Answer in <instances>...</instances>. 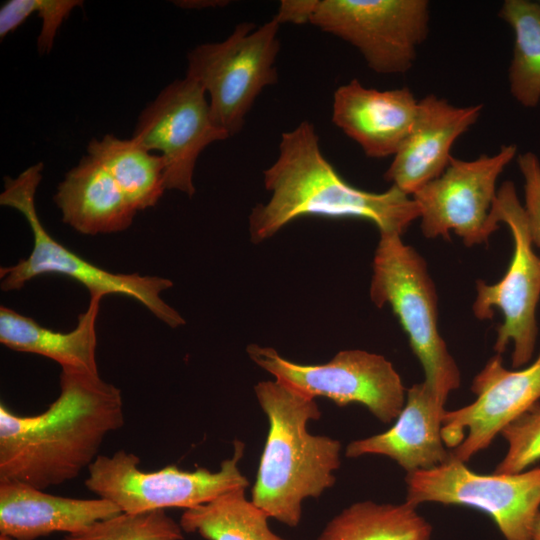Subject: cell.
<instances>
[{
    "label": "cell",
    "instance_id": "cell-1",
    "mask_svg": "<svg viewBox=\"0 0 540 540\" xmlns=\"http://www.w3.org/2000/svg\"><path fill=\"white\" fill-rule=\"evenodd\" d=\"M59 387L39 414L18 415L0 404V479L41 490L71 481L124 426L121 391L99 374L61 369Z\"/></svg>",
    "mask_w": 540,
    "mask_h": 540
},
{
    "label": "cell",
    "instance_id": "cell-22",
    "mask_svg": "<svg viewBox=\"0 0 540 540\" xmlns=\"http://www.w3.org/2000/svg\"><path fill=\"white\" fill-rule=\"evenodd\" d=\"M432 527L417 507L360 501L324 527L317 540H431Z\"/></svg>",
    "mask_w": 540,
    "mask_h": 540
},
{
    "label": "cell",
    "instance_id": "cell-31",
    "mask_svg": "<svg viewBox=\"0 0 540 540\" xmlns=\"http://www.w3.org/2000/svg\"><path fill=\"white\" fill-rule=\"evenodd\" d=\"M532 540H540V511L533 526Z\"/></svg>",
    "mask_w": 540,
    "mask_h": 540
},
{
    "label": "cell",
    "instance_id": "cell-15",
    "mask_svg": "<svg viewBox=\"0 0 540 540\" xmlns=\"http://www.w3.org/2000/svg\"><path fill=\"white\" fill-rule=\"evenodd\" d=\"M481 104L459 107L429 94L419 100L413 128L393 156L384 179L412 196L448 167L455 141L479 119Z\"/></svg>",
    "mask_w": 540,
    "mask_h": 540
},
{
    "label": "cell",
    "instance_id": "cell-21",
    "mask_svg": "<svg viewBox=\"0 0 540 540\" xmlns=\"http://www.w3.org/2000/svg\"><path fill=\"white\" fill-rule=\"evenodd\" d=\"M87 153L105 167L137 211L154 207L166 190L163 158L133 138L112 134L93 138Z\"/></svg>",
    "mask_w": 540,
    "mask_h": 540
},
{
    "label": "cell",
    "instance_id": "cell-9",
    "mask_svg": "<svg viewBox=\"0 0 540 540\" xmlns=\"http://www.w3.org/2000/svg\"><path fill=\"white\" fill-rule=\"evenodd\" d=\"M250 359L296 391L338 406L360 403L382 423L396 420L404 407L406 389L393 364L384 356L360 349L338 352L325 364L289 361L275 349L250 344Z\"/></svg>",
    "mask_w": 540,
    "mask_h": 540
},
{
    "label": "cell",
    "instance_id": "cell-7",
    "mask_svg": "<svg viewBox=\"0 0 540 540\" xmlns=\"http://www.w3.org/2000/svg\"><path fill=\"white\" fill-rule=\"evenodd\" d=\"M280 24L241 22L223 41L197 45L187 55V73L209 95L214 123L230 137L238 134L262 90L278 81Z\"/></svg>",
    "mask_w": 540,
    "mask_h": 540
},
{
    "label": "cell",
    "instance_id": "cell-20",
    "mask_svg": "<svg viewBox=\"0 0 540 540\" xmlns=\"http://www.w3.org/2000/svg\"><path fill=\"white\" fill-rule=\"evenodd\" d=\"M101 299V296H90L76 327L65 333L43 327L32 318L1 306L0 342L11 350L54 360L61 369L98 375L96 320Z\"/></svg>",
    "mask_w": 540,
    "mask_h": 540
},
{
    "label": "cell",
    "instance_id": "cell-13",
    "mask_svg": "<svg viewBox=\"0 0 540 540\" xmlns=\"http://www.w3.org/2000/svg\"><path fill=\"white\" fill-rule=\"evenodd\" d=\"M203 87L185 76L167 85L138 117L132 138L164 160L166 190L189 197L195 193L193 173L201 152L230 136L213 121Z\"/></svg>",
    "mask_w": 540,
    "mask_h": 540
},
{
    "label": "cell",
    "instance_id": "cell-24",
    "mask_svg": "<svg viewBox=\"0 0 540 540\" xmlns=\"http://www.w3.org/2000/svg\"><path fill=\"white\" fill-rule=\"evenodd\" d=\"M499 16L515 35L509 67V87L514 99L526 108L540 102V3L505 0Z\"/></svg>",
    "mask_w": 540,
    "mask_h": 540
},
{
    "label": "cell",
    "instance_id": "cell-27",
    "mask_svg": "<svg viewBox=\"0 0 540 540\" xmlns=\"http://www.w3.org/2000/svg\"><path fill=\"white\" fill-rule=\"evenodd\" d=\"M507 452L494 473L512 474L526 470L540 460V402L509 423L500 433Z\"/></svg>",
    "mask_w": 540,
    "mask_h": 540
},
{
    "label": "cell",
    "instance_id": "cell-32",
    "mask_svg": "<svg viewBox=\"0 0 540 540\" xmlns=\"http://www.w3.org/2000/svg\"><path fill=\"white\" fill-rule=\"evenodd\" d=\"M0 540H15V539L7 535L0 534Z\"/></svg>",
    "mask_w": 540,
    "mask_h": 540
},
{
    "label": "cell",
    "instance_id": "cell-5",
    "mask_svg": "<svg viewBox=\"0 0 540 540\" xmlns=\"http://www.w3.org/2000/svg\"><path fill=\"white\" fill-rule=\"evenodd\" d=\"M371 301L388 304L424 371V381L445 405L461 378L438 328V296L424 258L401 235L380 233L373 258Z\"/></svg>",
    "mask_w": 540,
    "mask_h": 540
},
{
    "label": "cell",
    "instance_id": "cell-19",
    "mask_svg": "<svg viewBox=\"0 0 540 540\" xmlns=\"http://www.w3.org/2000/svg\"><path fill=\"white\" fill-rule=\"evenodd\" d=\"M53 200L62 221L86 235L124 231L137 212L105 167L88 154L66 173Z\"/></svg>",
    "mask_w": 540,
    "mask_h": 540
},
{
    "label": "cell",
    "instance_id": "cell-6",
    "mask_svg": "<svg viewBox=\"0 0 540 540\" xmlns=\"http://www.w3.org/2000/svg\"><path fill=\"white\" fill-rule=\"evenodd\" d=\"M245 444L235 439L233 454L217 471L207 468L183 470L168 465L155 471L139 468L140 458L123 449L112 455H99L89 466L86 488L114 503L121 512L140 514L166 508L185 510L205 504L218 496L246 489L249 481L239 462Z\"/></svg>",
    "mask_w": 540,
    "mask_h": 540
},
{
    "label": "cell",
    "instance_id": "cell-26",
    "mask_svg": "<svg viewBox=\"0 0 540 540\" xmlns=\"http://www.w3.org/2000/svg\"><path fill=\"white\" fill-rule=\"evenodd\" d=\"M80 0H8L0 8V39L15 31L33 13L42 20L37 50L44 55L52 50L56 33Z\"/></svg>",
    "mask_w": 540,
    "mask_h": 540
},
{
    "label": "cell",
    "instance_id": "cell-2",
    "mask_svg": "<svg viewBox=\"0 0 540 540\" xmlns=\"http://www.w3.org/2000/svg\"><path fill=\"white\" fill-rule=\"evenodd\" d=\"M263 175L271 197L250 213L249 232L255 244L303 216L360 218L375 224L379 233L398 235L420 217L414 199L395 186L375 193L343 179L323 155L309 121L282 133L278 157Z\"/></svg>",
    "mask_w": 540,
    "mask_h": 540
},
{
    "label": "cell",
    "instance_id": "cell-12",
    "mask_svg": "<svg viewBox=\"0 0 540 540\" xmlns=\"http://www.w3.org/2000/svg\"><path fill=\"white\" fill-rule=\"evenodd\" d=\"M516 153L517 146L509 144L470 161L452 157L439 177L411 196L420 209L424 237L449 240L453 231L467 247L488 243L500 227L492 213L496 182Z\"/></svg>",
    "mask_w": 540,
    "mask_h": 540
},
{
    "label": "cell",
    "instance_id": "cell-25",
    "mask_svg": "<svg viewBox=\"0 0 540 540\" xmlns=\"http://www.w3.org/2000/svg\"><path fill=\"white\" fill-rule=\"evenodd\" d=\"M183 532L179 522L165 510L121 512L61 540H183Z\"/></svg>",
    "mask_w": 540,
    "mask_h": 540
},
{
    "label": "cell",
    "instance_id": "cell-18",
    "mask_svg": "<svg viewBox=\"0 0 540 540\" xmlns=\"http://www.w3.org/2000/svg\"><path fill=\"white\" fill-rule=\"evenodd\" d=\"M121 513L103 498L56 496L28 484L0 479V534L36 540L55 532L73 534Z\"/></svg>",
    "mask_w": 540,
    "mask_h": 540
},
{
    "label": "cell",
    "instance_id": "cell-28",
    "mask_svg": "<svg viewBox=\"0 0 540 540\" xmlns=\"http://www.w3.org/2000/svg\"><path fill=\"white\" fill-rule=\"evenodd\" d=\"M524 178V211L533 245L540 248V160L532 152L517 156Z\"/></svg>",
    "mask_w": 540,
    "mask_h": 540
},
{
    "label": "cell",
    "instance_id": "cell-23",
    "mask_svg": "<svg viewBox=\"0 0 540 540\" xmlns=\"http://www.w3.org/2000/svg\"><path fill=\"white\" fill-rule=\"evenodd\" d=\"M245 490L235 489L185 510L181 528L206 540H287L271 530L268 515L245 496Z\"/></svg>",
    "mask_w": 540,
    "mask_h": 540
},
{
    "label": "cell",
    "instance_id": "cell-29",
    "mask_svg": "<svg viewBox=\"0 0 540 540\" xmlns=\"http://www.w3.org/2000/svg\"><path fill=\"white\" fill-rule=\"evenodd\" d=\"M317 0H283L274 16L280 25L282 23H309Z\"/></svg>",
    "mask_w": 540,
    "mask_h": 540
},
{
    "label": "cell",
    "instance_id": "cell-30",
    "mask_svg": "<svg viewBox=\"0 0 540 540\" xmlns=\"http://www.w3.org/2000/svg\"><path fill=\"white\" fill-rule=\"evenodd\" d=\"M179 6L181 7H187V8H197V7H207V6H214V5H222V1H180L178 2Z\"/></svg>",
    "mask_w": 540,
    "mask_h": 540
},
{
    "label": "cell",
    "instance_id": "cell-8",
    "mask_svg": "<svg viewBox=\"0 0 540 540\" xmlns=\"http://www.w3.org/2000/svg\"><path fill=\"white\" fill-rule=\"evenodd\" d=\"M492 213L495 221L506 224L512 234L513 256L500 281H476L472 310L479 320L492 319L494 309L501 312L503 322L496 327L494 350L501 355L512 342V366L519 368L531 360L538 335L540 257L533 251L524 207L513 182L505 181L497 190Z\"/></svg>",
    "mask_w": 540,
    "mask_h": 540
},
{
    "label": "cell",
    "instance_id": "cell-4",
    "mask_svg": "<svg viewBox=\"0 0 540 540\" xmlns=\"http://www.w3.org/2000/svg\"><path fill=\"white\" fill-rule=\"evenodd\" d=\"M43 163L31 165L17 177L6 176L0 204L19 211L33 234V248L26 259L0 269L1 289H21L28 281L45 274H59L78 281L90 296L123 295L144 305L158 319L175 328L185 324L183 317L169 306L160 294L173 286L172 281L158 276L122 274L104 270L83 259L57 242L42 225L35 204L42 179Z\"/></svg>",
    "mask_w": 540,
    "mask_h": 540
},
{
    "label": "cell",
    "instance_id": "cell-17",
    "mask_svg": "<svg viewBox=\"0 0 540 540\" xmlns=\"http://www.w3.org/2000/svg\"><path fill=\"white\" fill-rule=\"evenodd\" d=\"M444 406L425 381L415 383L406 391L404 407L392 427L350 442L345 455L386 456L407 473L440 466L452 458L441 433Z\"/></svg>",
    "mask_w": 540,
    "mask_h": 540
},
{
    "label": "cell",
    "instance_id": "cell-16",
    "mask_svg": "<svg viewBox=\"0 0 540 540\" xmlns=\"http://www.w3.org/2000/svg\"><path fill=\"white\" fill-rule=\"evenodd\" d=\"M419 100L408 87L367 88L358 79L333 94L332 122L370 158L394 156L411 132Z\"/></svg>",
    "mask_w": 540,
    "mask_h": 540
},
{
    "label": "cell",
    "instance_id": "cell-14",
    "mask_svg": "<svg viewBox=\"0 0 540 540\" xmlns=\"http://www.w3.org/2000/svg\"><path fill=\"white\" fill-rule=\"evenodd\" d=\"M469 405L445 412L442 439L454 459L466 463L488 448L512 421L540 399V353L525 368L508 370L500 354L492 356L474 377Z\"/></svg>",
    "mask_w": 540,
    "mask_h": 540
},
{
    "label": "cell",
    "instance_id": "cell-3",
    "mask_svg": "<svg viewBox=\"0 0 540 540\" xmlns=\"http://www.w3.org/2000/svg\"><path fill=\"white\" fill-rule=\"evenodd\" d=\"M254 390L269 429L251 501L269 518L295 528L303 502L335 484L341 443L308 431V423L321 416L315 399L278 380L260 381Z\"/></svg>",
    "mask_w": 540,
    "mask_h": 540
},
{
    "label": "cell",
    "instance_id": "cell-10",
    "mask_svg": "<svg viewBox=\"0 0 540 540\" xmlns=\"http://www.w3.org/2000/svg\"><path fill=\"white\" fill-rule=\"evenodd\" d=\"M406 502H432L478 509L490 516L506 540H532L540 511V467L512 474H479L453 457L409 472Z\"/></svg>",
    "mask_w": 540,
    "mask_h": 540
},
{
    "label": "cell",
    "instance_id": "cell-11",
    "mask_svg": "<svg viewBox=\"0 0 540 540\" xmlns=\"http://www.w3.org/2000/svg\"><path fill=\"white\" fill-rule=\"evenodd\" d=\"M350 43L379 74L413 66L429 31L426 0H317L310 22Z\"/></svg>",
    "mask_w": 540,
    "mask_h": 540
}]
</instances>
